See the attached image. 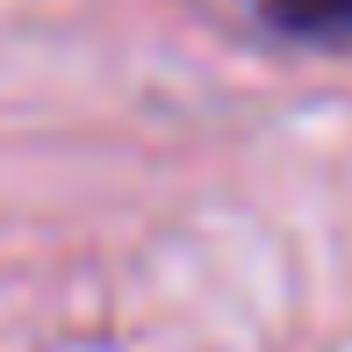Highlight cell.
<instances>
[{"label":"cell","mask_w":352,"mask_h":352,"mask_svg":"<svg viewBox=\"0 0 352 352\" xmlns=\"http://www.w3.org/2000/svg\"><path fill=\"white\" fill-rule=\"evenodd\" d=\"M274 29L309 43H352V0H266Z\"/></svg>","instance_id":"obj_1"}]
</instances>
